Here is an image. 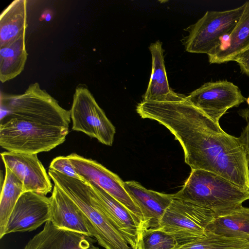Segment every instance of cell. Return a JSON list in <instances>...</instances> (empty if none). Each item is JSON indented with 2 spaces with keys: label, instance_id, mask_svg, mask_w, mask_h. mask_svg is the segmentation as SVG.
I'll list each match as a JSON object with an SVG mask.
<instances>
[{
  "label": "cell",
  "instance_id": "6da1fadb",
  "mask_svg": "<svg viewBox=\"0 0 249 249\" xmlns=\"http://www.w3.org/2000/svg\"><path fill=\"white\" fill-rule=\"evenodd\" d=\"M136 110L142 118L157 121L173 134L192 170L215 173L249 190V166L238 138L223 131L186 96L173 101H142Z\"/></svg>",
  "mask_w": 249,
  "mask_h": 249
},
{
  "label": "cell",
  "instance_id": "7a4b0ae2",
  "mask_svg": "<svg viewBox=\"0 0 249 249\" xmlns=\"http://www.w3.org/2000/svg\"><path fill=\"white\" fill-rule=\"evenodd\" d=\"M174 198L212 210L216 217L227 214L249 199V190L243 189L215 173L193 169Z\"/></svg>",
  "mask_w": 249,
  "mask_h": 249
},
{
  "label": "cell",
  "instance_id": "3957f363",
  "mask_svg": "<svg viewBox=\"0 0 249 249\" xmlns=\"http://www.w3.org/2000/svg\"><path fill=\"white\" fill-rule=\"evenodd\" d=\"M48 175L85 215L92 229V238L106 249H134L116 225L90 194L88 184L52 169Z\"/></svg>",
  "mask_w": 249,
  "mask_h": 249
},
{
  "label": "cell",
  "instance_id": "277c9868",
  "mask_svg": "<svg viewBox=\"0 0 249 249\" xmlns=\"http://www.w3.org/2000/svg\"><path fill=\"white\" fill-rule=\"evenodd\" d=\"M0 102L3 108L0 119L8 117L69 128L70 110L61 107L37 82L29 85L21 94L1 93Z\"/></svg>",
  "mask_w": 249,
  "mask_h": 249
},
{
  "label": "cell",
  "instance_id": "5b68a950",
  "mask_svg": "<svg viewBox=\"0 0 249 249\" xmlns=\"http://www.w3.org/2000/svg\"><path fill=\"white\" fill-rule=\"evenodd\" d=\"M69 128L4 117L0 119V145L7 151L36 154L63 143Z\"/></svg>",
  "mask_w": 249,
  "mask_h": 249
},
{
  "label": "cell",
  "instance_id": "8992f818",
  "mask_svg": "<svg viewBox=\"0 0 249 249\" xmlns=\"http://www.w3.org/2000/svg\"><path fill=\"white\" fill-rule=\"evenodd\" d=\"M245 7L225 11H208L195 23L184 30L188 35L181 40L189 53L211 56L224 46L240 18Z\"/></svg>",
  "mask_w": 249,
  "mask_h": 249
},
{
  "label": "cell",
  "instance_id": "52a82bcc",
  "mask_svg": "<svg viewBox=\"0 0 249 249\" xmlns=\"http://www.w3.org/2000/svg\"><path fill=\"white\" fill-rule=\"evenodd\" d=\"M215 217L209 209L174 198L158 227L173 236L179 246L205 235L207 226Z\"/></svg>",
  "mask_w": 249,
  "mask_h": 249
},
{
  "label": "cell",
  "instance_id": "ba28073f",
  "mask_svg": "<svg viewBox=\"0 0 249 249\" xmlns=\"http://www.w3.org/2000/svg\"><path fill=\"white\" fill-rule=\"evenodd\" d=\"M70 110L72 130L82 132L105 145H112L115 127L86 85L76 86Z\"/></svg>",
  "mask_w": 249,
  "mask_h": 249
},
{
  "label": "cell",
  "instance_id": "9c48e42d",
  "mask_svg": "<svg viewBox=\"0 0 249 249\" xmlns=\"http://www.w3.org/2000/svg\"><path fill=\"white\" fill-rule=\"evenodd\" d=\"M186 98L217 124L229 109L246 100L238 87L226 80L205 83Z\"/></svg>",
  "mask_w": 249,
  "mask_h": 249
},
{
  "label": "cell",
  "instance_id": "30bf717a",
  "mask_svg": "<svg viewBox=\"0 0 249 249\" xmlns=\"http://www.w3.org/2000/svg\"><path fill=\"white\" fill-rule=\"evenodd\" d=\"M67 157L83 181L93 183L101 188L143 223L141 209L129 196L124 188V182L118 175L97 161L76 153H71Z\"/></svg>",
  "mask_w": 249,
  "mask_h": 249
},
{
  "label": "cell",
  "instance_id": "8fae6325",
  "mask_svg": "<svg viewBox=\"0 0 249 249\" xmlns=\"http://www.w3.org/2000/svg\"><path fill=\"white\" fill-rule=\"evenodd\" d=\"M50 198L33 192L19 197L8 221L4 236L34 231L51 220Z\"/></svg>",
  "mask_w": 249,
  "mask_h": 249
},
{
  "label": "cell",
  "instance_id": "7c38bea8",
  "mask_svg": "<svg viewBox=\"0 0 249 249\" xmlns=\"http://www.w3.org/2000/svg\"><path fill=\"white\" fill-rule=\"evenodd\" d=\"M1 157L5 167L21 180L25 192L46 196L52 191L50 178L36 154L5 151Z\"/></svg>",
  "mask_w": 249,
  "mask_h": 249
},
{
  "label": "cell",
  "instance_id": "4fadbf2b",
  "mask_svg": "<svg viewBox=\"0 0 249 249\" xmlns=\"http://www.w3.org/2000/svg\"><path fill=\"white\" fill-rule=\"evenodd\" d=\"M87 183L91 195L124 234L129 245L134 249H138V241L143 230L142 220L101 188L93 183Z\"/></svg>",
  "mask_w": 249,
  "mask_h": 249
},
{
  "label": "cell",
  "instance_id": "5bb4252c",
  "mask_svg": "<svg viewBox=\"0 0 249 249\" xmlns=\"http://www.w3.org/2000/svg\"><path fill=\"white\" fill-rule=\"evenodd\" d=\"M51 200L50 221L56 227L92 237L90 225L73 201L54 185Z\"/></svg>",
  "mask_w": 249,
  "mask_h": 249
},
{
  "label": "cell",
  "instance_id": "9a60e30c",
  "mask_svg": "<svg viewBox=\"0 0 249 249\" xmlns=\"http://www.w3.org/2000/svg\"><path fill=\"white\" fill-rule=\"evenodd\" d=\"M95 239L80 233L59 229L50 220L23 249H99Z\"/></svg>",
  "mask_w": 249,
  "mask_h": 249
},
{
  "label": "cell",
  "instance_id": "2e32d148",
  "mask_svg": "<svg viewBox=\"0 0 249 249\" xmlns=\"http://www.w3.org/2000/svg\"><path fill=\"white\" fill-rule=\"evenodd\" d=\"M124 186L142 212L143 229L158 227L161 218L174 199L173 194L147 189L135 181H124Z\"/></svg>",
  "mask_w": 249,
  "mask_h": 249
},
{
  "label": "cell",
  "instance_id": "e0dca14e",
  "mask_svg": "<svg viewBox=\"0 0 249 249\" xmlns=\"http://www.w3.org/2000/svg\"><path fill=\"white\" fill-rule=\"evenodd\" d=\"M152 56V71L142 101H173L183 94L174 92L168 83L164 64L163 49L159 40L149 47Z\"/></svg>",
  "mask_w": 249,
  "mask_h": 249
},
{
  "label": "cell",
  "instance_id": "ac0fdd59",
  "mask_svg": "<svg viewBox=\"0 0 249 249\" xmlns=\"http://www.w3.org/2000/svg\"><path fill=\"white\" fill-rule=\"evenodd\" d=\"M245 3L243 13L224 46L208 56L210 64L233 61L237 55L249 48V1Z\"/></svg>",
  "mask_w": 249,
  "mask_h": 249
},
{
  "label": "cell",
  "instance_id": "d6986e66",
  "mask_svg": "<svg viewBox=\"0 0 249 249\" xmlns=\"http://www.w3.org/2000/svg\"><path fill=\"white\" fill-rule=\"evenodd\" d=\"M26 0L13 1L0 15V47L25 34L27 22Z\"/></svg>",
  "mask_w": 249,
  "mask_h": 249
},
{
  "label": "cell",
  "instance_id": "ffe728a7",
  "mask_svg": "<svg viewBox=\"0 0 249 249\" xmlns=\"http://www.w3.org/2000/svg\"><path fill=\"white\" fill-rule=\"evenodd\" d=\"M206 231L249 240V208L241 206L229 213L215 217L207 226Z\"/></svg>",
  "mask_w": 249,
  "mask_h": 249
},
{
  "label": "cell",
  "instance_id": "44dd1931",
  "mask_svg": "<svg viewBox=\"0 0 249 249\" xmlns=\"http://www.w3.org/2000/svg\"><path fill=\"white\" fill-rule=\"evenodd\" d=\"M25 34L0 47V81L3 83L21 73L28 57Z\"/></svg>",
  "mask_w": 249,
  "mask_h": 249
},
{
  "label": "cell",
  "instance_id": "7402d4cb",
  "mask_svg": "<svg viewBox=\"0 0 249 249\" xmlns=\"http://www.w3.org/2000/svg\"><path fill=\"white\" fill-rule=\"evenodd\" d=\"M5 168L0 200V238L3 237L9 217L20 196L25 192L23 184L14 173Z\"/></svg>",
  "mask_w": 249,
  "mask_h": 249
},
{
  "label": "cell",
  "instance_id": "603a6c76",
  "mask_svg": "<svg viewBox=\"0 0 249 249\" xmlns=\"http://www.w3.org/2000/svg\"><path fill=\"white\" fill-rule=\"evenodd\" d=\"M249 244V240L228 237L210 231L193 241L175 249H237Z\"/></svg>",
  "mask_w": 249,
  "mask_h": 249
},
{
  "label": "cell",
  "instance_id": "cb8c5ba5",
  "mask_svg": "<svg viewBox=\"0 0 249 249\" xmlns=\"http://www.w3.org/2000/svg\"><path fill=\"white\" fill-rule=\"evenodd\" d=\"M176 239L159 227L143 229L140 237L138 249H175Z\"/></svg>",
  "mask_w": 249,
  "mask_h": 249
},
{
  "label": "cell",
  "instance_id": "d4e9b609",
  "mask_svg": "<svg viewBox=\"0 0 249 249\" xmlns=\"http://www.w3.org/2000/svg\"><path fill=\"white\" fill-rule=\"evenodd\" d=\"M49 169L55 170L67 176L82 180L74 169L67 156H58L51 161Z\"/></svg>",
  "mask_w": 249,
  "mask_h": 249
},
{
  "label": "cell",
  "instance_id": "484cf974",
  "mask_svg": "<svg viewBox=\"0 0 249 249\" xmlns=\"http://www.w3.org/2000/svg\"><path fill=\"white\" fill-rule=\"evenodd\" d=\"M241 115L246 120L247 125L238 137L249 166V109L242 110Z\"/></svg>",
  "mask_w": 249,
  "mask_h": 249
},
{
  "label": "cell",
  "instance_id": "4316f807",
  "mask_svg": "<svg viewBox=\"0 0 249 249\" xmlns=\"http://www.w3.org/2000/svg\"><path fill=\"white\" fill-rule=\"evenodd\" d=\"M233 61L238 64L241 72L249 76V48L237 55Z\"/></svg>",
  "mask_w": 249,
  "mask_h": 249
},
{
  "label": "cell",
  "instance_id": "83f0119b",
  "mask_svg": "<svg viewBox=\"0 0 249 249\" xmlns=\"http://www.w3.org/2000/svg\"><path fill=\"white\" fill-rule=\"evenodd\" d=\"M237 249H249V244H248L247 246L244 247L243 248H241Z\"/></svg>",
  "mask_w": 249,
  "mask_h": 249
},
{
  "label": "cell",
  "instance_id": "f1b7e54d",
  "mask_svg": "<svg viewBox=\"0 0 249 249\" xmlns=\"http://www.w3.org/2000/svg\"><path fill=\"white\" fill-rule=\"evenodd\" d=\"M246 102L248 104V105H249V96H248V97L246 99Z\"/></svg>",
  "mask_w": 249,
  "mask_h": 249
}]
</instances>
